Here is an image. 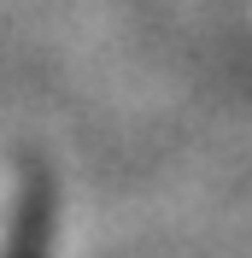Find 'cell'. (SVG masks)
<instances>
[{"instance_id": "1", "label": "cell", "mask_w": 252, "mask_h": 258, "mask_svg": "<svg viewBox=\"0 0 252 258\" xmlns=\"http://www.w3.org/2000/svg\"><path fill=\"white\" fill-rule=\"evenodd\" d=\"M47 252H53V188H47V176L35 170V176L24 182V200H18L6 258H47Z\"/></svg>"}]
</instances>
